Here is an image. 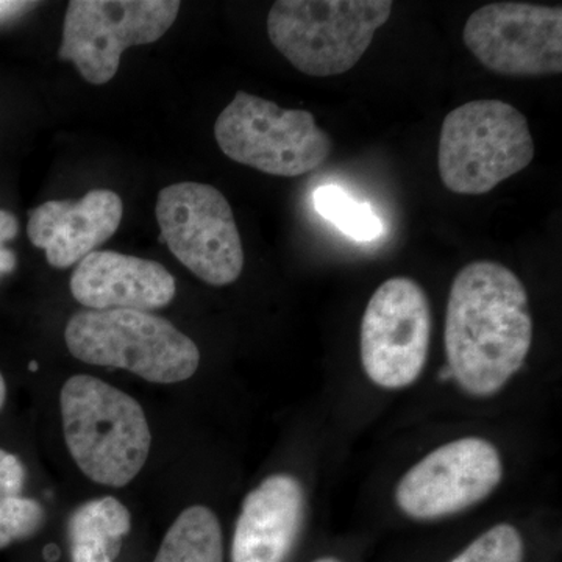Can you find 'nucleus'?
Listing matches in <instances>:
<instances>
[{"mask_svg":"<svg viewBox=\"0 0 562 562\" xmlns=\"http://www.w3.org/2000/svg\"><path fill=\"white\" fill-rule=\"evenodd\" d=\"M532 331L527 288L512 269L479 260L457 273L447 302L443 346L450 376L465 394H498L524 368Z\"/></svg>","mask_w":562,"mask_h":562,"instance_id":"nucleus-1","label":"nucleus"},{"mask_svg":"<svg viewBox=\"0 0 562 562\" xmlns=\"http://www.w3.org/2000/svg\"><path fill=\"white\" fill-rule=\"evenodd\" d=\"M391 0H279L268 14L273 47L310 77L349 72L390 21Z\"/></svg>","mask_w":562,"mask_h":562,"instance_id":"nucleus-3","label":"nucleus"},{"mask_svg":"<svg viewBox=\"0 0 562 562\" xmlns=\"http://www.w3.org/2000/svg\"><path fill=\"white\" fill-rule=\"evenodd\" d=\"M131 528V512L117 498L102 497L83 503L68 520L70 560L114 562Z\"/></svg>","mask_w":562,"mask_h":562,"instance_id":"nucleus-15","label":"nucleus"},{"mask_svg":"<svg viewBox=\"0 0 562 562\" xmlns=\"http://www.w3.org/2000/svg\"><path fill=\"white\" fill-rule=\"evenodd\" d=\"M63 431L72 460L102 486L124 487L149 458V422L132 395L91 375H74L60 395Z\"/></svg>","mask_w":562,"mask_h":562,"instance_id":"nucleus-2","label":"nucleus"},{"mask_svg":"<svg viewBox=\"0 0 562 562\" xmlns=\"http://www.w3.org/2000/svg\"><path fill=\"white\" fill-rule=\"evenodd\" d=\"M25 479L20 458L0 449V550L33 538L46 522L43 505L22 495Z\"/></svg>","mask_w":562,"mask_h":562,"instance_id":"nucleus-17","label":"nucleus"},{"mask_svg":"<svg viewBox=\"0 0 562 562\" xmlns=\"http://www.w3.org/2000/svg\"><path fill=\"white\" fill-rule=\"evenodd\" d=\"M450 562H524L522 535L512 524L495 525Z\"/></svg>","mask_w":562,"mask_h":562,"instance_id":"nucleus-19","label":"nucleus"},{"mask_svg":"<svg viewBox=\"0 0 562 562\" xmlns=\"http://www.w3.org/2000/svg\"><path fill=\"white\" fill-rule=\"evenodd\" d=\"M70 292L77 302L94 312L149 313L172 302L177 283L160 262L117 251H91L70 277Z\"/></svg>","mask_w":562,"mask_h":562,"instance_id":"nucleus-12","label":"nucleus"},{"mask_svg":"<svg viewBox=\"0 0 562 562\" xmlns=\"http://www.w3.org/2000/svg\"><path fill=\"white\" fill-rule=\"evenodd\" d=\"M154 562H224V536L210 508L190 506L177 517Z\"/></svg>","mask_w":562,"mask_h":562,"instance_id":"nucleus-16","label":"nucleus"},{"mask_svg":"<svg viewBox=\"0 0 562 562\" xmlns=\"http://www.w3.org/2000/svg\"><path fill=\"white\" fill-rule=\"evenodd\" d=\"M65 341L77 360L124 369L150 383L184 382L201 350L171 322L136 310H87L70 317Z\"/></svg>","mask_w":562,"mask_h":562,"instance_id":"nucleus-4","label":"nucleus"},{"mask_svg":"<svg viewBox=\"0 0 562 562\" xmlns=\"http://www.w3.org/2000/svg\"><path fill=\"white\" fill-rule=\"evenodd\" d=\"M535 140L527 117L512 103L483 99L447 114L439 138L443 187L482 195L531 165Z\"/></svg>","mask_w":562,"mask_h":562,"instance_id":"nucleus-5","label":"nucleus"},{"mask_svg":"<svg viewBox=\"0 0 562 562\" xmlns=\"http://www.w3.org/2000/svg\"><path fill=\"white\" fill-rule=\"evenodd\" d=\"M306 494L299 479L273 473L247 494L232 543V562H284L305 522Z\"/></svg>","mask_w":562,"mask_h":562,"instance_id":"nucleus-13","label":"nucleus"},{"mask_svg":"<svg viewBox=\"0 0 562 562\" xmlns=\"http://www.w3.org/2000/svg\"><path fill=\"white\" fill-rule=\"evenodd\" d=\"M38 7V2H2L0 0V24L5 21L16 20L22 14Z\"/></svg>","mask_w":562,"mask_h":562,"instance_id":"nucleus-21","label":"nucleus"},{"mask_svg":"<svg viewBox=\"0 0 562 562\" xmlns=\"http://www.w3.org/2000/svg\"><path fill=\"white\" fill-rule=\"evenodd\" d=\"M430 299L417 281L394 277L373 292L362 314L361 364L375 386L401 391L424 373L430 353Z\"/></svg>","mask_w":562,"mask_h":562,"instance_id":"nucleus-9","label":"nucleus"},{"mask_svg":"<svg viewBox=\"0 0 562 562\" xmlns=\"http://www.w3.org/2000/svg\"><path fill=\"white\" fill-rule=\"evenodd\" d=\"M314 203L325 220L358 241H372L383 231L382 222L369 205L355 202L341 188H319L314 194Z\"/></svg>","mask_w":562,"mask_h":562,"instance_id":"nucleus-18","label":"nucleus"},{"mask_svg":"<svg viewBox=\"0 0 562 562\" xmlns=\"http://www.w3.org/2000/svg\"><path fill=\"white\" fill-rule=\"evenodd\" d=\"M20 233V222L10 211L0 210V277L7 276L16 269V254L5 246Z\"/></svg>","mask_w":562,"mask_h":562,"instance_id":"nucleus-20","label":"nucleus"},{"mask_svg":"<svg viewBox=\"0 0 562 562\" xmlns=\"http://www.w3.org/2000/svg\"><path fill=\"white\" fill-rule=\"evenodd\" d=\"M180 7L177 0H70L58 58L72 61L88 83H109L122 52L160 40Z\"/></svg>","mask_w":562,"mask_h":562,"instance_id":"nucleus-8","label":"nucleus"},{"mask_svg":"<svg viewBox=\"0 0 562 562\" xmlns=\"http://www.w3.org/2000/svg\"><path fill=\"white\" fill-rule=\"evenodd\" d=\"M166 246L198 279L227 286L241 277L244 249L231 203L211 184L166 187L155 206Z\"/></svg>","mask_w":562,"mask_h":562,"instance_id":"nucleus-7","label":"nucleus"},{"mask_svg":"<svg viewBox=\"0 0 562 562\" xmlns=\"http://www.w3.org/2000/svg\"><path fill=\"white\" fill-rule=\"evenodd\" d=\"M313 562H342V561L338 560V558L325 557V558H319V560H316Z\"/></svg>","mask_w":562,"mask_h":562,"instance_id":"nucleus-23","label":"nucleus"},{"mask_svg":"<svg viewBox=\"0 0 562 562\" xmlns=\"http://www.w3.org/2000/svg\"><path fill=\"white\" fill-rule=\"evenodd\" d=\"M214 138L231 160L276 177L316 171L331 154V138L306 110L236 92L214 124Z\"/></svg>","mask_w":562,"mask_h":562,"instance_id":"nucleus-6","label":"nucleus"},{"mask_svg":"<svg viewBox=\"0 0 562 562\" xmlns=\"http://www.w3.org/2000/svg\"><path fill=\"white\" fill-rule=\"evenodd\" d=\"M36 368H38V364H36V362H35V361H32V362H31V371H32V372H35V371H36Z\"/></svg>","mask_w":562,"mask_h":562,"instance_id":"nucleus-24","label":"nucleus"},{"mask_svg":"<svg viewBox=\"0 0 562 562\" xmlns=\"http://www.w3.org/2000/svg\"><path fill=\"white\" fill-rule=\"evenodd\" d=\"M462 40L484 68L498 76L562 72V9L497 2L473 11Z\"/></svg>","mask_w":562,"mask_h":562,"instance_id":"nucleus-11","label":"nucleus"},{"mask_svg":"<svg viewBox=\"0 0 562 562\" xmlns=\"http://www.w3.org/2000/svg\"><path fill=\"white\" fill-rule=\"evenodd\" d=\"M7 398V384L5 380H3L2 373H0V409L3 408V403H5Z\"/></svg>","mask_w":562,"mask_h":562,"instance_id":"nucleus-22","label":"nucleus"},{"mask_svg":"<svg viewBox=\"0 0 562 562\" xmlns=\"http://www.w3.org/2000/svg\"><path fill=\"white\" fill-rule=\"evenodd\" d=\"M124 205L116 192L94 190L80 201H52L29 213L27 235L33 246L46 250L55 269H68L120 228Z\"/></svg>","mask_w":562,"mask_h":562,"instance_id":"nucleus-14","label":"nucleus"},{"mask_svg":"<svg viewBox=\"0 0 562 562\" xmlns=\"http://www.w3.org/2000/svg\"><path fill=\"white\" fill-rule=\"evenodd\" d=\"M497 447L479 436L443 443L406 471L394 501L409 519L438 520L486 501L503 480Z\"/></svg>","mask_w":562,"mask_h":562,"instance_id":"nucleus-10","label":"nucleus"}]
</instances>
